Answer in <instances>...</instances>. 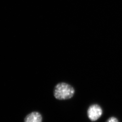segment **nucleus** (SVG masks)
I'll return each instance as SVG.
<instances>
[{
    "label": "nucleus",
    "mask_w": 122,
    "mask_h": 122,
    "mask_svg": "<svg viewBox=\"0 0 122 122\" xmlns=\"http://www.w3.org/2000/svg\"><path fill=\"white\" fill-rule=\"evenodd\" d=\"M75 93L74 87L65 82L57 84L53 90V96L58 100H69L74 96Z\"/></svg>",
    "instance_id": "obj_1"
},
{
    "label": "nucleus",
    "mask_w": 122,
    "mask_h": 122,
    "mask_svg": "<svg viewBox=\"0 0 122 122\" xmlns=\"http://www.w3.org/2000/svg\"><path fill=\"white\" fill-rule=\"evenodd\" d=\"M106 122H119L118 119L114 117H111L109 118Z\"/></svg>",
    "instance_id": "obj_4"
},
{
    "label": "nucleus",
    "mask_w": 122,
    "mask_h": 122,
    "mask_svg": "<svg viewBox=\"0 0 122 122\" xmlns=\"http://www.w3.org/2000/svg\"><path fill=\"white\" fill-rule=\"evenodd\" d=\"M103 114V110L100 105L93 104L87 109L88 118L92 122L96 121L101 117Z\"/></svg>",
    "instance_id": "obj_2"
},
{
    "label": "nucleus",
    "mask_w": 122,
    "mask_h": 122,
    "mask_svg": "<svg viewBox=\"0 0 122 122\" xmlns=\"http://www.w3.org/2000/svg\"><path fill=\"white\" fill-rule=\"evenodd\" d=\"M43 117L39 112L34 111L26 115L24 122H42Z\"/></svg>",
    "instance_id": "obj_3"
}]
</instances>
